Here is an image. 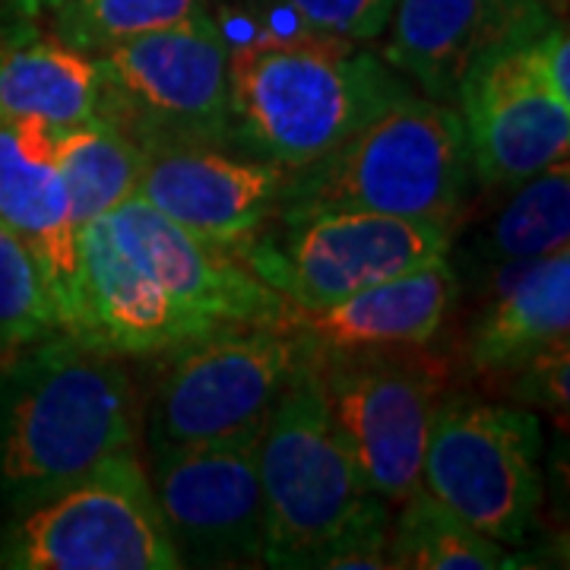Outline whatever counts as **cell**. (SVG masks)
<instances>
[{
    "label": "cell",
    "mask_w": 570,
    "mask_h": 570,
    "mask_svg": "<svg viewBox=\"0 0 570 570\" xmlns=\"http://www.w3.org/2000/svg\"><path fill=\"white\" fill-rule=\"evenodd\" d=\"M99 118L142 153L232 146L228 45L206 10L92 58Z\"/></svg>",
    "instance_id": "obj_5"
},
{
    "label": "cell",
    "mask_w": 570,
    "mask_h": 570,
    "mask_svg": "<svg viewBox=\"0 0 570 570\" xmlns=\"http://www.w3.org/2000/svg\"><path fill=\"white\" fill-rule=\"evenodd\" d=\"M460 298V276L448 257L406 269L317 311L292 307L288 324L314 362L381 348L428 346Z\"/></svg>",
    "instance_id": "obj_16"
},
{
    "label": "cell",
    "mask_w": 570,
    "mask_h": 570,
    "mask_svg": "<svg viewBox=\"0 0 570 570\" xmlns=\"http://www.w3.org/2000/svg\"><path fill=\"white\" fill-rule=\"evenodd\" d=\"M140 393L124 355L55 330L0 365V510L36 508L137 448Z\"/></svg>",
    "instance_id": "obj_1"
},
{
    "label": "cell",
    "mask_w": 570,
    "mask_h": 570,
    "mask_svg": "<svg viewBox=\"0 0 570 570\" xmlns=\"http://www.w3.org/2000/svg\"><path fill=\"white\" fill-rule=\"evenodd\" d=\"M58 165H61L70 219L80 235L82 225L115 213L137 194L146 153L102 118L58 130Z\"/></svg>",
    "instance_id": "obj_20"
},
{
    "label": "cell",
    "mask_w": 570,
    "mask_h": 570,
    "mask_svg": "<svg viewBox=\"0 0 570 570\" xmlns=\"http://www.w3.org/2000/svg\"><path fill=\"white\" fill-rule=\"evenodd\" d=\"M542 428L530 409L472 393L438 400L422 489L501 546H523L542 508Z\"/></svg>",
    "instance_id": "obj_8"
},
{
    "label": "cell",
    "mask_w": 570,
    "mask_h": 570,
    "mask_svg": "<svg viewBox=\"0 0 570 570\" xmlns=\"http://www.w3.org/2000/svg\"><path fill=\"white\" fill-rule=\"evenodd\" d=\"M213 0H73L51 17V36L86 58L146 32L200 17Z\"/></svg>",
    "instance_id": "obj_23"
},
{
    "label": "cell",
    "mask_w": 570,
    "mask_h": 570,
    "mask_svg": "<svg viewBox=\"0 0 570 570\" xmlns=\"http://www.w3.org/2000/svg\"><path fill=\"white\" fill-rule=\"evenodd\" d=\"M472 181L460 111L412 89L317 163L295 168L273 223L321 213L456 223Z\"/></svg>",
    "instance_id": "obj_3"
},
{
    "label": "cell",
    "mask_w": 570,
    "mask_h": 570,
    "mask_svg": "<svg viewBox=\"0 0 570 570\" xmlns=\"http://www.w3.org/2000/svg\"><path fill=\"white\" fill-rule=\"evenodd\" d=\"M564 336H570V247L539 257L508 288L485 298L469 330V362L501 374Z\"/></svg>",
    "instance_id": "obj_18"
},
{
    "label": "cell",
    "mask_w": 570,
    "mask_h": 570,
    "mask_svg": "<svg viewBox=\"0 0 570 570\" xmlns=\"http://www.w3.org/2000/svg\"><path fill=\"white\" fill-rule=\"evenodd\" d=\"M261 428L153 450L149 482L181 568L264 564Z\"/></svg>",
    "instance_id": "obj_12"
},
{
    "label": "cell",
    "mask_w": 570,
    "mask_h": 570,
    "mask_svg": "<svg viewBox=\"0 0 570 570\" xmlns=\"http://www.w3.org/2000/svg\"><path fill=\"white\" fill-rule=\"evenodd\" d=\"M456 223L384 213H321L273 223L238 261L285 302L317 311L367 285L448 257Z\"/></svg>",
    "instance_id": "obj_9"
},
{
    "label": "cell",
    "mask_w": 570,
    "mask_h": 570,
    "mask_svg": "<svg viewBox=\"0 0 570 570\" xmlns=\"http://www.w3.org/2000/svg\"><path fill=\"white\" fill-rule=\"evenodd\" d=\"M111 238L130 254L168 305L200 336L238 324H283L292 305L257 279L235 254L206 245L140 197L102 216Z\"/></svg>",
    "instance_id": "obj_13"
},
{
    "label": "cell",
    "mask_w": 570,
    "mask_h": 570,
    "mask_svg": "<svg viewBox=\"0 0 570 570\" xmlns=\"http://www.w3.org/2000/svg\"><path fill=\"white\" fill-rule=\"evenodd\" d=\"M530 22L501 7V0H396L384 29V63L434 102H456L460 82L475 58Z\"/></svg>",
    "instance_id": "obj_17"
},
{
    "label": "cell",
    "mask_w": 570,
    "mask_h": 570,
    "mask_svg": "<svg viewBox=\"0 0 570 570\" xmlns=\"http://www.w3.org/2000/svg\"><path fill=\"white\" fill-rule=\"evenodd\" d=\"M390 520H393V510L384 498H377L355 523H348L346 530L314 558L311 570H387Z\"/></svg>",
    "instance_id": "obj_26"
},
{
    "label": "cell",
    "mask_w": 570,
    "mask_h": 570,
    "mask_svg": "<svg viewBox=\"0 0 570 570\" xmlns=\"http://www.w3.org/2000/svg\"><path fill=\"white\" fill-rule=\"evenodd\" d=\"M288 178V168L238 146H171L146 153L134 197L238 257L273 225Z\"/></svg>",
    "instance_id": "obj_14"
},
{
    "label": "cell",
    "mask_w": 570,
    "mask_h": 570,
    "mask_svg": "<svg viewBox=\"0 0 570 570\" xmlns=\"http://www.w3.org/2000/svg\"><path fill=\"white\" fill-rule=\"evenodd\" d=\"M412 92L358 41L302 32L228 48L232 146L295 171Z\"/></svg>",
    "instance_id": "obj_2"
},
{
    "label": "cell",
    "mask_w": 570,
    "mask_h": 570,
    "mask_svg": "<svg viewBox=\"0 0 570 570\" xmlns=\"http://www.w3.org/2000/svg\"><path fill=\"white\" fill-rule=\"evenodd\" d=\"M314 367L362 482L387 504H400L422 485L428 428L448 384L441 358L409 346L324 358Z\"/></svg>",
    "instance_id": "obj_10"
},
{
    "label": "cell",
    "mask_w": 570,
    "mask_h": 570,
    "mask_svg": "<svg viewBox=\"0 0 570 570\" xmlns=\"http://www.w3.org/2000/svg\"><path fill=\"white\" fill-rule=\"evenodd\" d=\"M63 330L36 257L0 225V365Z\"/></svg>",
    "instance_id": "obj_24"
},
{
    "label": "cell",
    "mask_w": 570,
    "mask_h": 570,
    "mask_svg": "<svg viewBox=\"0 0 570 570\" xmlns=\"http://www.w3.org/2000/svg\"><path fill=\"white\" fill-rule=\"evenodd\" d=\"M542 26L549 22L517 26L489 45L456 92L472 178L491 190H513L570 153V102L546 82L532 55Z\"/></svg>",
    "instance_id": "obj_11"
},
{
    "label": "cell",
    "mask_w": 570,
    "mask_h": 570,
    "mask_svg": "<svg viewBox=\"0 0 570 570\" xmlns=\"http://www.w3.org/2000/svg\"><path fill=\"white\" fill-rule=\"evenodd\" d=\"M501 7L520 20H564L568 0H501Z\"/></svg>",
    "instance_id": "obj_28"
},
{
    "label": "cell",
    "mask_w": 570,
    "mask_h": 570,
    "mask_svg": "<svg viewBox=\"0 0 570 570\" xmlns=\"http://www.w3.org/2000/svg\"><path fill=\"white\" fill-rule=\"evenodd\" d=\"M0 225L36 257L63 330L77 324L80 235L58 165V130L0 121Z\"/></svg>",
    "instance_id": "obj_15"
},
{
    "label": "cell",
    "mask_w": 570,
    "mask_h": 570,
    "mask_svg": "<svg viewBox=\"0 0 570 570\" xmlns=\"http://www.w3.org/2000/svg\"><path fill=\"white\" fill-rule=\"evenodd\" d=\"M67 3H73V0H3V7L17 20H51Z\"/></svg>",
    "instance_id": "obj_29"
},
{
    "label": "cell",
    "mask_w": 570,
    "mask_h": 570,
    "mask_svg": "<svg viewBox=\"0 0 570 570\" xmlns=\"http://www.w3.org/2000/svg\"><path fill=\"white\" fill-rule=\"evenodd\" d=\"M156 355V384L142 409L149 450L261 428L311 365L305 340L288 321L223 326Z\"/></svg>",
    "instance_id": "obj_6"
},
{
    "label": "cell",
    "mask_w": 570,
    "mask_h": 570,
    "mask_svg": "<svg viewBox=\"0 0 570 570\" xmlns=\"http://www.w3.org/2000/svg\"><path fill=\"white\" fill-rule=\"evenodd\" d=\"M0 568H181L137 448L105 456L73 485L7 517L0 532Z\"/></svg>",
    "instance_id": "obj_7"
},
{
    "label": "cell",
    "mask_w": 570,
    "mask_h": 570,
    "mask_svg": "<svg viewBox=\"0 0 570 570\" xmlns=\"http://www.w3.org/2000/svg\"><path fill=\"white\" fill-rule=\"evenodd\" d=\"M517 371L513 396L527 406L549 409L554 419H561V428H568L570 412V346L568 336L551 343L542 352H535Z\"/></svg>",
    "instance_id": "obj_27"
},
{
    "label": "cell",
    "mask_w": 570,
    "mask_h": 570,
    "mask_svg": "<svg viewBox=\"0 0 570 570\" xmlns=\"http://www.w3.org/2000/svg\"><path fill=\"white\" fill-rule=\"evenodd\" d=\"M257 475L264 568L311 570L314 558L377 501L330 419L314 358L266 415Z\"/></svg>",
    "instance_id": "obj_4"
},
{
    "label": "cell",
    "mask_w": 570,
    "mask_h": 570,
    "mask_svg": "<svg viewBox=\"0 0 570 570\" xmlns=\"http://www.w3.org/2000/svg\"><path fill=\"white\" fill-rule=\"evenodd\" d=\"M390 520V568L406 570H498L513 568L508 549L472 530L422 485L403 498Z\"/></svg>",
    "instance_id": "obj_21"
},
{
    "label": "cell",
    "mask_w": 570,
    "mask_h": 570,
    "mask_svg": "<svg viewBox=\"0 0 570 570\" xmlns=\"http://www.w3.org/2000/svg\"><path fill=\"white\" fill-rule=\"evenodd\" d=\"M99 118L96 63L55 36L0 41V121H41L55 130Z\"/></svg>",
    "instance_id": "obj_19"
},
{
    "label": "cell",
    "mask_w": 570,
    "mask_h": 570,
    "mask_svg": "<svg viewBox=\"0 0 570 570\" xmlns=\"http://www.w3.org/2000/svg\"><path fill=\"white\" fill-rule=\"evenodd\" d=\"M257 3L279 10L311 32L362 45L384 36L396 0H257Z\"/></svg>",
    "instance_id": "obj_25"
},
{
    "label": "cell",
    "mask_w": 570,
    "mask_h": 570,
    "mask_svg": "<svg viewBox=\"0 0 570 570\" xmlns=\"http://www.w3.org/2000/svg\"><path fill=\"white\" fill-rule=\"evenodd\" d=\"M570 242V165L558 159L530 181L510 190V200L491 219L472 261L494 266L504 261H539Z\"/></svg>",
    "instance_id": "obj_22"
}]
</instances>
